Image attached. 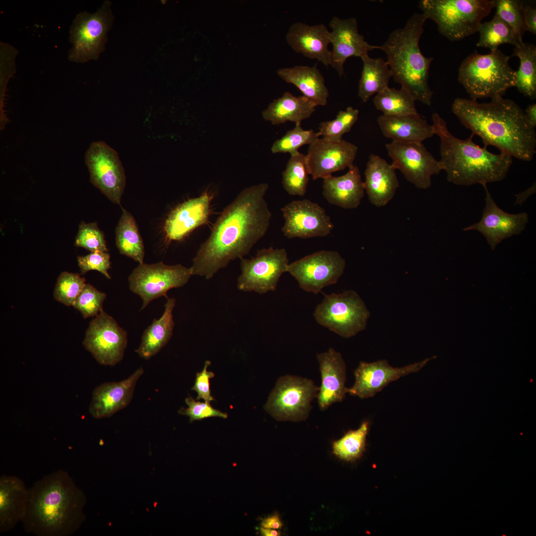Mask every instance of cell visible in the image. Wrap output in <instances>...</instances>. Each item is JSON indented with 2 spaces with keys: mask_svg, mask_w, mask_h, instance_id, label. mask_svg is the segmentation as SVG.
Masks as SVG:
<instances>
[{
  "mask_svg": "<svg viewBox=\"0 0 536 536\" xmlns=\"http://www.w3.org/2000/svg\"><path fill=\"white\" fill-rule=\"evenodd\" d=\"M345 267L344 259L337 251L321 250L289 263L287 272L305 291L317 294L335 284Z\"/></svg>",
  "mask_w": 536,
  "mask_h": 536,
  "instance_id": "4fadbf2b",
  "label": "cell"
},
{
  "mask_svg": "<svg viewBox=\"0 0 536 536\" xmlns=\"http://www.w3.org/2000/svg\"><path fill=\"white\" fill-rule=\"evenodd\" d=\"M86 496L69 474L58 470L28 489L25 531L37 536H69L84 522Z\"/></svg>",
  "mask_w": 536,
  "mask_h": 536,
  "instance_id": "3957f363",
  "label": "cell"
},
{
  "mask_svg": "<svg viewBox=\"0 0 536 536\" xmlns=\"http://www.w3.org/2000/svg\"><path fill=\"white\" fill-rule=\"evenodd\" d=\"M144 372L137 369L128 378L120 382L104 383L93 391L89 412L96 419L107 418L126 407L130 403L137 381Z\"/></svg>",
  "mask_w": 536,
  "mask_h": 536,
  "instance_id": "7402d4cb",
  "label": "cell"
},
{
  "mask_svg": "<svg viewBox=\"0 0 536 536\" xmlns=\"http://www.w3.org/2000/svg\"><path fill=\"white\" fill-rule=\"evenodd\" d=\"M317 105L304 96H295L289 92L274 99L262 113L264 120L277 125L288 121L296 123L311 117Z\"/></svg>",
  "mask_w": 536,
  "mask_h": 536,
  "instance_id": "4dcf8cb0",
  "label": "cell"
},
{
  "mask_svg": "<svg viewBox=\"0 0 536 536\" xmlns=\"http://www.w3.org/2000/svg\"><path fill=\"white\" fill-rule=\"evenodd\" d=\"M377 121L383 135L392 141L422 143L435 134L432 125L419 114L402 116L382 115Z\"/></svg>",
  "mask_w": 536,
  "mask_h": 536,
  "instance_id": "f1b7e54d",
  "label": "cell"
},
{
  "mask_svg": "<svg viewBox=\"0 0 536 536\" xmlns=\"http://www.w3.org/2000/svg\"><path fill=\"white\" fill-rule=\"evenodd\" d=\"M90 182L112 202L121 205L126 185L124 168L117 152L105 142H92L85 155Z\"/></svg>",
  "mask_w": 536,
  "mask_h": 536,
  "instance_id": "5bb4252c",
  "label": "cell"
},
{
  "mask_svg": "<svg viewBox=\"0 0 536 536\" xmlns=\"http://www.w3.org/2000/svg\"><path fill=\"white\" fill-rule=\"evenodd\" d=\"M113 20L111 2L108 0L94 13L84 11L77 14L69 30L72 47L69 50L68 60L83 63L98 59L105 50L107 33Z\"/></svg>",
  "mask_w": 536,
  "mask_h": 536,
  "instance_id": "9c48e42d",
  "label": "cell"
},
{
  "mask_svg": "<svg viewBox=\"0 0 536 536\" xmlns=\"http://www.w3.org/2000/svg\"><path fill=\"white\" fill-rule=\"evenodd\" d=\"M358 147L346 140L334 141L318 138L309 144L306 161L309 175L314 180L353 165Z\"/></svg>",
  "mask_w": 536,
  "mask_h": 536,
  "instance_id": "ffe728a7",
  "label": "cell"
},
{
  "mask_svg": "<svg viewBox=\"0 0 536 536\" xmlns=\"http://www.w3.org/2000/svg\"><path fill=\"white\" fill-rule=\"evenodd\" d=\"M210 364V361L206 360L202 370L196 374L195 384L191 389L192 390L196 391L198 394L196 400L202 399L208 402L214 401V399L211 395L209 382L210 379L214 376V374L211 371H207V367Z\"/></svg>",
  "mask_w": 536,
  "mask_h": 536,
  "instance_id": "681fc988",
  "label": "cell"
},
{
  "mask_svg": "<svg viewBox=\"0 0 536 536\" xmlns=\"http://www.w3.org/2000/svg\"><path fill=\"white\" fill-rule=\"evenodd\" d=\"M369 423L365 421L356 430H349L333 443V453L344 461H352L363 454L366 446Z\"/></svg>",
  "mask_w": 536,
  "mask_h": 536,
  "instance_id": "f35d334b",
  "label": "cell"
},
{
  "mask_svg": "<svg viewBox=\"0 0 536 536\" xmlns=\"http://www.w3.org/2000/svg\"><path fill=\"white\" fill-rule=\"evenodd\" d=\"M28 489L13 475L0 477V532L12 530L23 519L27 506Z\"/></svg>",
  "mask_w": 536,
  "mask_h": 536,
  "instance_id": "484cf974",
  "label": "cell"
},
{
  "mask_svg": "<svg viewBox=\"0 0 536 536\" xmlns=\"http://www.w3.org/2000/svg\"><path fill=\"white\" fill-rule=\"evenodd\" d=\"M110 256L107 252H91L85 256H78L77 263L81 274L97 270L107 278L111 279L108 270L111 268Z\"/></svg>",
  "mask_w": 536,
  "mask_h": 536,
  "instance_id": "c3c4849f",
  "label": "cell"
},
{
  "mask_svg": "<svg viewBox=\"0 0 536 536\" xmlns=\"http://www.w3.org/2000/svg\"><path fill=\"white\" fill-rule=\"evenodd\" d=\"M415 99L409 92L401 87L400 89L387 87L377 93L373 98L376 108L389 116H402L418 114Z\"/></svg>",
  "mask_w": 536,
  "mask_h": 536,
  "instance_id": "d590c367",
  "label": "cell"
},
{
  "mask_svg": "<svg viewBox=\"0 0 536 536\" xmlns=\"http://www.w3.org/2000/svg\"><path fill=\"white\" fill-rule=\"evenodd\" d=\"M524 19L526 31L536 34V9L531 6H524Z\"/></svg>",
  "mask_w": 536,
  "mask_h": 536,
  "instance_id": "f907efd6",
  "label": "cell"
},
{
  "mask_svg": "<svg viewBox=\"0 0 536 536\" xmlns=\"http://www.w3.org/2000/svg\"><path fill=\"white\" fill-rule=\"evenodd\" d=\"M85 284V279L79 274L63 271L57 279L54 298L66 306H72Z\"/></svg>",
  "mask_w": 536,
  "mask_h": 536,
  "instance_id": "ee69618b",
  "label": "cell"
},
{
  "mask_svg": "<svg viewBox=\"0 0 536 536\" xmlns=\"http://www.w3.org/2000/svg\"><path fill=\"white\" fill-rule=\"evenodd\" d=\"M395 170L379 156L370 154L364 172V184L371 203L381 207L393 199L399 186Z\"/></svg>",
  "mask_w": 536,
  "mask_h": 536,
  "instance_id": "4316f807",
  "label": "cell"
},
{
  "mask_svg": "<svg viewBox=\"0 0 536 536\" xmlns=\"http://www.w3.org/2000/svg\"><path fill=\"white\" fill-rule=\"evenodd\" d=\"M359 110L349 106L345 110H340L335 118L320 123L319 134L328 140L339 141L343 135L349 132L358 120Z\"/></svg>",
  "mask_w": 536,
  "mask_h": 536,
  "instance_id": "ab89813d",
  "label": "cell"
},
{
  "mask_svg": "<svg viewBox=\"0 0 536 536\" xmlns=\"http://www.w3.org/2000/svg\"><path fill=\"white\" fill-rule=\"evenodd\" d=\"M512 56L520 59V67L516 71V85L526 97H536V47L533 44L523 42L515 47Z\"/></svg>",
  "mask_w": 536,
  "mask_h": 536,
  "instance_id": "e575fe53",
  "label": "cell"
},
{
  "mask_svg": "<svg viewBox=\"0 0 536 536\" xmlns=\"http://www.w3.org/2000/svg\"><path fill=\"white\" fill-rule=\"evenodd\" d=\"M211 197L207 191L175 207L165 220L164 230L170 240L183 239L197 228L205 224L210 214Z\"/></svg>",
  "mask_w": 536,
  "mask_h": 536,
  "instance_id": "cb8c5ba5",
  "label": "cell"
},
{
  "mask_svg": "<svg viewBox=\"0 0 536 536\" xmlns=\"http://www.w3.org/2000/svg\"><path fill=\"white\" fill-rule=\"evenodd\" d=\"M240 259L241 272L237 278V288L261 294L276 290L280 276L287 272L289 264L284 248L262 249L250 259Z\"/></svg>",
  "mask_w": 536,
  "mask_h": 536,
  "instance_id": "7c38bea8",
  "label": "cell"
},
{
  "mask_svg": "<svg viewBox=\"0 0 536 536\" xmlns=\"http://www.w3.org/2000/svg\"><path fill=\"white\" fill-rule=\"evenodd\" d=\"M286 41L295 52L316 59L324 66H330V31L323 24L310 25L296 22L289 27Z\"/></svg>",
  "mask_w": 536,
  "mask_h": 536,
  "instance_id": "d4e9b609",
  "label": "cell"
},
{
  "mask_svg": "<svg viewBox=\"0 0 536 536\" xmlns=\"http://www.w3.org/2000/svg\"><path fill=\"white\" fill-rule=\"evenodd\" d=\"M432 122L434 134L440 139L439 161L449 182L483 186L505 178L512 163V156L502 152L494 154L487 147L479 146L472 141L473 134L466 139L455 136L436 113L432 115Z\"/></svg>",
  "mask_w": 536,
  "mask_h": 536,
  "instance_id": "277c9868",
  "label": "cell"
},
{
  "mask_svg": "<svg viewBox=\"0 0 536 536\" xmlns=\"http://www.w3.org/2000/svg\"><path fill=\"white\" fill-rule=\"evenodd\" d=\"M331 51L330 66L340 77L344 74V64L351 57H360L368 55L369 51L379 49V46L367 43L358 31V22L354 17L341 19L334 17L329 23Z\"/></svg>",
  "mask_w": 536,
  "mask_h": 536,
  "instance_id": "44dd1931",
  "label": "cell"
},
{
  "mask_svg": "<svg viewBox=\"0 0 536 536\" xmlns=\"http://www.w3.org/2000/svg\"><path fill=\"white\" fill-rule=\"evenodd\" d=\"M320 136L318 132L313 130H305L301 127V123H296L293 129L275 141L271 151L272 153H289L292 155L297 152L300 147L310 144Z\"/></svg>",
  "mask_w": 536,
  "mask_h": 536,
  "instance_id": "60d3db41",
  "label": "cell"
},
{
  "mask_svg": "<svg viewBox=\"0 0 536 536\" xmlns=\"http://www.w3.org/2000/svg\"><path fill=\"white\" fill-rule=\"evenodd\" d=\"M277 74L285 82L295 85L317 106L327 104L329 92L316 65L281 68L277 70Z\"/></svg>",
  "mask_w": 536,
  "mask_h": 536,
  "instance_id": "f546056e",
  "label": "cell"
},
{
  "mask_svg": "<svg viewBox=\"0 0 536 536\" xmlns=\"http://www.w3.org/2000/svg\"><path fill=\"white\" fill-rule=\"evenodd\" d=\"M524 6L523 2L519 0H494L495 14L510 26L522 41L526 31L524 19Z\"/></svg>",
  "mask_w": 536,
  "mask_h": 536,
  "instance_id": "b9f144b4",
  "label": "cell"
},
{
  "mask_svg": "<svg viewBox=\"0 0 536 536\" xmlns=\"http://www.w3.org/2000/svg\"><path fill=\"white\" fill-rule=\"evenodd\" d=\"M485 191V205L480 220L463 231L476 230L486 239L492 250L503 240L521 234L526 228L529 221L526 212L516 214L504 211L496 204L489 192L486 185L482 186Z\"/></svg>",
  "mask_w": 536,
  "mask_h": 536,
  "instance_id": "ac0fdd59",
  "label": "cell"
},
{
  "mask_svg": "<svg viewBox=\"0 0 536 536\" xmlns=\"http://www.w3.org/2000/svg\"><path fill=\"white\" fill-rule=\"evenodd\" d=\"M174 298H167L162 316L154 319L144 331L140 344L135 351L145 359H150L165 346L171 338L174 327L173 311L175 306Z\"/></svg>",
  "mask_w": 536,
  "mask_h": 536,
  "instance_id": "1f68e13d",
  "label": "cell"
},
{
  "mask_svg": "<svg viewBox=\"0 0 536 536\" xmlns=\"http://www.w3.org/2000/svg\"><path fill=\"white\" fill-rule=\"evenodd\" d=\"M320 365L321 385L317 396L321 410L341 402L347 393L345 387L346 364L341 354L333 348L317 355Z\"/></svg>",
  "mask_w": 536,
  "mask_h": 536,
  "instance_id": "603a6c76",
  "label": "cell"
},
{
  "mask_svg": "<svg viewBox=\"0 0 536 536\" xmlns=\"http://www.w3.org/2000/svg\"><path fill=\"white\" fill-rule=\"evenodd\" d=\"M510 58L497 49L485 55L475 51L462 62L458 81L471 99L503 97L515 86L516 71L509 64Z\"/></svg>",
  "mask_w": 536,
  "mask_h": 536,
  "instance_id": "8992f818",
  "label": "cell"
},
{
  "mask_svg": "<svg viewBox=\"0 0 536 536\" xmlns=\"http://www.w3.org/2000/svg\"><path fill=\"white\" fill-rule=\"evenodd\" d=\"M260 532L262 536H279L281 533L278 530L265 528L261 527Z\"/></svg>",
  "mask_w": 536,
  "mask_h": 536,
  "instance_id": "11a10c76",
  "label": "cell"
},
{
  "mask_svg": "<svg viewBox=\"0 0 536 536\" xmlns=\"http://www.w3.org/2000/svg\"><path fill=\"white\" fill-rule=\"evenodd\" d=\"M477 32L479 38L476 45L495 51L503 44H511L516 47L521 41L510 26L497 14L489 21L481 23Z\"/></svg>",
  "mask_w": 536,
  "mask_h": 536,
  "instance_id": "8d00e7d4",
  "label": "cell"
},
{
  "mask_svg": "<svg viewBox=\"0 0 536 536\" xmlns=\"http://www.w3.org/2000/svg\"><path fill=\"white\" fill-rule=\"evenodd\" d=\"M261 526L265 528L279 530L282 527V523L279 516L275 514L264 519L261 523Z\"/></svg>",
  "mask_w": 536,
  "mask_h": 536,
  "instance_id": "816d5d0a",
  "label": "cell"
},
{
  "mask_svg": "<svg viewBox=\"0 0 536 536\" xmlns=\"http://www.w3.org/2000/svg\"><path fill=\"white\" fill-rule=\"evenodd\" d=\"M74 245L91 252L108 251L104 234L97 222L86 223L82 221L79 225Z\"/></svg>",
  "mask_w": 536,
  "mask_h": 536,
  "instance_id": "bcb514c9",
  "label": "cell"
},
{
  "mask_svg": "<svg viewBox=\"0 0 536 536\" xmlns=\"http://www.w3.org/2000/svg\"><path fill=\"white\" fill-rule=\"evenodd\" d=\"M370 315L363 299L353 290L324 294L313 313L317 323L344 338L364 330Z\"/></svg>",
  "mask_w": 536,
  "mask_h": 536,
  "instance_id": "ba28073f",
  "label": "cell"
},
{
  "mask_svg": "<svg viewBox=\"0 0 536 536\" xmlns=\"http://www.w3.org/2000/svg\"><path fill=\"white\" fill-rule=\"evenodd\" d=\"M115 232L120 253L139 264L143 263L144 248L138 225L132 214L123 208Z\"/></svg>",
  "mask_w": 536,
  "mask_h": 536,
  "instance_id": "836d02e7",
  "label": "cell"
},
{
  "mask_svg": "<svg viewBox=\"0 0 536 536\" xmlns=\"http://www.w3.org/2000/svg\"><path fill=\"white\" fill-rule=\"evenodd\" d=\"M319 390V387L309 379L290 375L281 377L271 392L265 409L278 421L305 420Z\"/></svg>",
  "mask_w": 536,
  "mask_h": 536,
  "instance_id": "30bf717a",
  "label": "cell"
},
{
  "mask_svg": "<svg viewBox=\"0 0 536 536\" xmlns=\"http://www.w3.org/2000/svg\"><path fill=\"white\" fill-rule=\"evenodd\" d=\"M418 7L452 41L477 32L482 20L494 7V0H421Z\"/></svg>",
  "mask_w": 536,
  "mask_h": 536,
  "instance_id": "52a82bcc",
  "label": "cell"
},
{
  "mask_svg": "<svg viewBox=\"0 0 536 536\" xmlns=\"http://www.w3.org/2000/svg\"><path fill=\"white\" fill-rule=\"evenodd\" d=\"M489 103L463 98L455 99L452 110L462 124L482 139L484 146L526 161L534 158L536 148L535 128L514 101L502 97Z\"/></svg>",
  "mask_w": 536,
  "mask_h": 536,
  "instance_id": "7a4b0ae2",
  "label": "cell"
},
{
  "mask_svg": "<svg viewBox=\"0 0 536 536\" xmlns=\"http://www.w3.org/2000/svg\"><path fill=\"white\" fill-rule=\"evenodd\" d=\"M127 333L103 309L90 322L83 344L100 364L114 366L123 358Z\"/></svg>",
  "mask_w": 536,
  "mask_h": 536,
  "instance_id": "9a60e30c",
  "label": "cell"
},
{
  "mask_svg": "<svg viewBox=\"0 0 536 536\" xmlns=\"http://www.w3.org/2000/svg\"><path fill=\"white\" fill-rule=\"evenodd\" d=\"M343 175L324 179L323 195L331 204L353 209L360 204L365 192L359 169L354 165Z\"/></svg>",
  "mask_w": 536,
  "mask_h": 536,
  "instance_id": "83f0119b",
  "label": "cell"
},
{
  "mask_svg": "<svg viewBox=\"0 0 536 536\" xmlns=\"http://www.w3.org/2000/svg\"><path fill=\"white\" fill-rule=\"evenodd\" d=\"M435 358L433 356L400 368L393 367L385 359L370 363L360 362L354 372V384L348 389L347 393L360 399L373 397L392 382L419 371Z\"/></svg>",
  "mask_w": 536,
  "mask_h": 536,
  "instance_id": "d6986e66",
  "label": "cell"
},
{
  "mask_svg": "<svg viewBox=\"0 0 536 536\" xmlns=\"http://www.w3.org/2000/svg\"><path fill=\"white\" fill-rule=\"evenodd\" d=\"M536 191V183L527 190L516 195V201L515 204H522L530 196L534 194Z\"/></svg>",
  "mask_w": 536,
  "mask_h": 536,
  "instance_id": "db71d44e",
  "label": "cell"
},
{
  "mask_svg": "<svg viewBox=\"0 0 536 536\" xmlns=\"http://www.w3.org/2000/svg\"><path fill=\"white\" fill-rule=\"evenodd\" d=\"M192 275L191 268L181 264L167 265L160 262L153 264H139L128 280L131 291L142 299L141 310L153 300L164 296L173 288L183 286Z\"/></svg>",
  "mask_w": 536,
  "mask_h": 536,
  "instance_id": "8fae6325",
  "label": "cell"
},
{
  "mask_svg": "<svg viewBox=\"0 0 536 536\" xmlns=\"http://www.w3.org/2000/svg\"><path fill=\"white\" fill-rule=\"evenodd\" d=\"M281 231L288 239L325 237L334 226L324 208L309 200L293 201L281 208Z\"/></svg>",
  "mask_w": 536,
  "mask_h": 536,
  "instance_id": "e0dca14e",
  "label": "cell"
},
{
  "mask_svg": "<svg viewBox=\"0 0 536 536\" xmlns=\"http://www.w3.org/2000/svg\"><path fill=\"white\" fill-rule=\"evenodd\" d=\"M309 171L305 155L298 151L290 155L282 173V184L290 195L303 196L309 182Z\"/></svg>",
  "mask_w": 536,
  "mask_h": 536,
  "instance_id": "74e56055",
  "label": "cell"
},
{
  "mask_svg": "<svg viewBox=\"0 0 536 536\" xmlns=\"http://www.w3.org/2000/svg\"><path fill=\"white\" fill-rule=\"evenodd\" d=\"M0 128L2 130L8 122L3 112V101L7 83L15 71V59L17 50L11 45L0 42Z\"/></svg>",
  "mask_w": 536,
  "mask_h": 536,
  "instance_id": "7bdbcfd3",
  "label": "cell"
},
{
  "mask_svg": "<svg viewBox=\"0 0 536 536\" xmlns=\"http://www.w3.org/2000/svg\"><path fill=\"white\" fill-rule=\"evenodd\" d=\"M428 16L415 13L405 26L393 31L386 41L379 46L385 52L394 81L412 95L415 100L430 106L433 92L429 84V70L433 58L425 57L419 43Z\"/></svg>",
  "mask_w": 536,
  "mask_h": 536,
  "instance_id": "5b68a950",
  "label": "cell"
},
{
  "mask_svg": "<svg viewBox=\"0 0 536 536\" xmlns=\"http://www.w3.org/2000/svg\"><path fill=\"white\" fill-rule=\"evenodd\" d=\"M185 402L188 407L181 408L178 412L180 414L189 416L191 422L210 417H219L225 419L227 418L228 415L226 413L214 408L209 402L196 401L190 396L185 399Z\"/></svg>",
  "mask_w": 536,
  "mask_h": 536,
  "instance_id": "7dc6e473",
  "label": "cell"
},
{
  "mask_svg": "<svg viewBox=\"0 0 536 536\" xmlns=\"http://www.w3.org/2000/svg\"><path fill=\"white\" fill-rule=\"evenodd\" d=\"M524 112L529 123L535 128L536 127V104L529 105Z\"/></svg>",
  "mask_w": 536,
  "mask_h": 536,
  "instance_id": "f5cc1de1",
  "label": "cell"
},
{
  "mask_svg": "<svg viewBox=\"0 0 536 536\" xmlns=\"http://www.w3.org/2000/svg\"><path fill=\"white\" fill-rule=\"evenodd\" d=\"M106 294L90 284L86 283L72 305L84 318L96 316L102 310Z\"/></svg>",
  "mask_w": 536,
  "mask_h": 536,
  "instance_id": "f6af8a7d",
  "label": "cell"
},
{
  "mask_svg": "<svg viewBox=\"0 0 536 536\" xmlns=\"http://www.w3.org/2000/svg\"><path fill=\"white\" fill-rule=\"evenodd\" d=\"M268 188L266 183L247 188L223 210L193 260L192 275L210 279L249 253L269 226L271 213L265 199Z\"/></svg>",
  "mask_w": 536,
  "mask_h": 536,
  "instance_id": "6da1fadb",
  "label": "cell"
},
{
  "mask_svg": "<svg viewBox=\"0 0 536 536\" xmlns=\"http://www.w3.org/2000/svg\"><path fill=\"white\" fill-rule=\"evenodd\" d=\"M363 68L358 83V95L366 102L375 93L388 87L392 72L387 61L381 58H372L368 55L361 58Z\"/></svg>",
  "mask_w": 536,
  "mask_h": 536,
  "instance_id": "d6a6232c",
  "label": "cell"
},
{
  "mask_svg": "<svg viewBox=\"0 0 536 536\" xmlns=\"http://www.w3.org/2000/svg\"><path fill=\"white\" fill-rule=\"evenodd\" d=\"M392 158L391 165L399 169L405 179L420 189L431 185L432 176L438 174L442 167L422 143L392 141L386 144Z\"/></svg>",
  "mask_w": 536,
  "mask_h": 536,
  "instance_id": "2e32d148",
  "label": "cell"
}]
</instances>
